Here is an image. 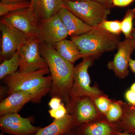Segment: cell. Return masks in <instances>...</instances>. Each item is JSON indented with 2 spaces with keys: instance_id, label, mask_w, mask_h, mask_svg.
<instances>
[{
  "instance_id": "d6a6232c",
  "label": "cell",
  "mask_w": 135,
  "mask_h": 135,
  "mask_svg": "<svg viewBox=\"0 0 135 135\" xmlns=\"http://www.w3.org/2000/svg\"><path fill=\"white\" fill-rule=\"evenodd\" d=\"M134 28H133V31L131 33V38L133 40V47H134V51L135 52V18L134 20Z\"/></svg>"
},
{
  "instance_id": "74e56055",
  "label": "cell",
  "mask_w": 135,
  "mask_h": 135,
  "mask_svg": "<svg viewBox=\"0 0 135 135\" xmlns=\"http://www.w3.org/2000/svg\"><path fill=\"white\" fill-rule=\"evenodd\" d=\"M69 1H72L74 2H81L85 1H90V0H69Z\"/></svg>"
},
{
  "instance_id": "7402d4cb",
  "label": "cell",
  "mask_w": 135,
  "mask_h": 135,
  "mask_svg": "<svg viewBox=\"0 0 135 135\" xmlns=\"http://www.w3.org/2000/svg\"><path fill=\"white\" fill-rule=\"evenodd\" d=\"M123 101L113 100L107 113L105 119L111 123L117 122L123 114Z\"/></svg>"
},
{
  "instance_id": "7c38bea8",
  "label": "cell",
  "mask_w": 135,
  "mask_h": 135,
  "mask_svg": "<svg viewBox=\"0 0 135 135\" xmlns=\"http://www.w3.org/2000/svg\"><path fill=\"white\" fill-rule=\"evenodd\" d=\"M117 50L113 60L109 61L107 66L109 70L113 71L116 76L123 79L129 74V64L134 51L132 38H125L120 42Z\"/></svg>"
},
{
  "instance_id": "cb8c5ba5",
  "label": "cell",
  "mask_w": 135,
  "mask_h": 135,
  "mask_svg": "<svg viewBox=\"0 0 135 135\" xmlns=\"http://www.w3.org/2000/svg\"><path fill=\"white\" fill-rule=\"evenodd\" d=\"M99 26L113 34L119 35L122 32L121 22L119 20H105L102 22Z\"/></svg>"
},
{
  "instance_id": "7a4b0ae2",
  "label": "cell",
  "mask_w": 135,
  "mask_h": 135,
  "mask_svg": "<svg viewBox=\"0 0 135 135\" xmlns=\"http://www.w3.org/2000/svg\"><path fill=\"white\" fill-rule=\"evenodd\" d=\"M50 73L49 67L29 72L17 71L3 79L7 87L6 93L8 96L16 91H24L31 95L32 103H40L51 89V76H45Z\"/></svg>"
},
{
  "instance_id": "f1b7e54d",
  "label": "cell",
  "mask_w": 135,
  "mask_h": 135,
  "mask_svg": "<svg viewBox=\"0 0 135 135\" xmlns=\"http://www.w3.org/2000/svg\"><path fill=\"white\" fill-rule=\"evenodd\" d=\"M134 0H113V6L124 7L128 6L132 3Z\"/></svg>"
},
{
  "instance_id": "d4e9b609",
  "label": "cell",
  "mask_w": 135,
  "mask_h": 135,
  "mask_svg": "<svg viewBox=\"0 0 135 135\" xmlns=\"http://www.w3.org/2000/svg\"><path fill=\"white\" fill-rule=\"evenodd\" d=\"M94 101L97 109L105 116L113 100L104 94L95 98Z\"/></svg>"
},
{
  "instance_id": "4316f807",
  "label": "cell",
  "mask_w": 135,
  "mask_h": 135,
  "mask_svg": "<svg viewBox=\"0 0 135 135\" xmlns=\"http://www.w3.org/2000/svg\"><path fill=\"white\" fill-rule=\"evenodd\" d=\"M63 103L61 99L57 97H53L49 102V106L51 109H55L58 108Z\"/></svg>"
},
{
  "instance_id": "1f68e13d",
  "label": "cell",
  "mask_w": 135,
  "mask_h": 135,
  "mask_svg": "<svg viewBox=\"0 0 135 135\" xmlns=\"http://www.w3.org/2000/svg\"><path fill=\"white\" fill-rule=\"evenodd\" d=\"M28 1H31V0H1V2L4 3L23 2Z\"/></svg>"
},
{
  "instance_id": "2e32d148",
  "label": "cell",
  "mask_w": 135,
  "mask_h": 135,
  "mask_svg": "<svg viewBox=\"0 0 135 135\" xmlns=\"http://www.w3.org/2000/svg\"><path fill=\"white\" fill-rule=\"evenodd\" d=\"M76 127L74 116L68 113L62 118L54 120L48 126L40 128L33 135H63L70 133Z\"/></svg>"
},
{
  "instance_id": "ffe728a7",
  "label": "cell",
  "mask_w": 135,
  "mask_h": 135,
  "mask_svg": "<svg viewBox=\"0 0 135 135\" xmlns=\"http://www.w3.org/2000/svg\"><path fill=\"white\" fill-rule=\"evenodd\" d=\"M19 56L18 51L9 59H5L0 65V79L12 75L17 71L19 68Z\"/></svg>"
},
{
  "instance_id": "3957f363",
  "label": "cell",
  "mask_w": 135,
  "mask_h": 135,
  "mask_svg": "<svg viewBox=\"0 0 135 135\" xmlns=\"http://www.w3.org/2000/svg\"><path fill=\"white\" fill-rule=\"evenodd\" d=\"M70 38L77 44L83 59L89 57L94 60L105 52L117 49L120 40L119 35L110 33L99 26L82 35Z\"/></svg>"
},
{
  "instance_id": "f546056e",
  "label": "cell",
  "mask_w": 135,
  "mask_h": 135,
  "mask_svg": "<svg viewBox=\"0 0 135 135\" xmlns=\"http://www.w3.org/2000/svg\"><path fill=\"white\" fill-rule=\"evenodd\" d=\"M97 2L99 3L107 8L110 9L113 6V0H94Z\"/></svg>"
},
{
  "instance_id": "8fae6325",
  "label": "cell",
  "mask_w": 135,
  "mask_h": 135,
  "mask_svg": "<svg viewBox=\"0 0 135 135\" xmlns=\"http://www.w3.org/2000/svg\"><path fill=\"white\" fill-rule=\"evenodd\" d=\"M32 117L24 118L18 113L1 116L0 128L3 133L12 135H33L40 127L32 124Z\"/></svg>"
},
{
  "instance_id": "603a6c76",
  "label": "cell",
  "mask_w": 135,
  "mask_h": 135,
  "mask_svg": "<svg viewBox=\"0 0 135 135\" xmlns=\"http://www.w3.org/2000/svg\"><path fill=\"white\" fill-rule=\"evenodd\" d=\"M135 18V8L128 9L121 21L122 32L125 35V38L131 37L133 29V21Z\"/></svg>"
},
{
  "instance_id": "8992f818",
  "label": "cell",
  "mask_w": 135,
  "mask_h": 135,
  "mask_svg": "<svg viewBox=\"0 0 135 135\" xmlns=\"http://www.w3.org/2000/svg\"><path fill=\"white\" fill-rule=\"evenodd\" d=\"M39 36L29 38L19 50L20 72H29L49 67L47 63L41 54Z\"/></svg>"
},
{
  "instance_id": "ba28073f",
  "label": "cell",
  "mask_w": 135,
  "mask_h": 135,
  "mask_svg": "<svg viewBox=\"0 0 135 135\" xmlns=\"http://www.w3.org/2000/svg\"><path fill=\"white\" fill-rule=\"evenodd\" d=\"M0 30L1 32V60L12 57L29 38L25 34L7 22L1 20Z\"/></svg>"
},
{
  "instance_id": "4fadbf2b",
  "label": "cell",
  "mask_w": 135,
  "mask_h": 135,
  "mask_svg": "<svg viewBox=\"0 0 135 135\" xmlns=\"http://www.w3.org/2000/svg\"><path fill=\"white\" fill-rule=\"evenodd\" d=\"M77 127L75 133L78 135H114L121 132L116 123L109 122L105 119L83 123Z\"/></svg>"
},
{
  "instance_id": "30bf717a",
  "label": "cell",
  "mask_w": 135,
  "mask_h": 135,
  "mask_svg": "<svg viewBox=\"0 0 135 135\" xmlns=\"http://www.w3.org/2000/svg\"><path fill=\"white\" fill-rule=\"evenodd\" d=\"M68 36V32L57 14L40 21L39 38L41 43L54 46Z\"/></svg>"
},
{
  "instance_id": "9a60e30c",
  "label": "cell",
  "mask_w": 135,
  "mask_h": 135,
  "mask_svg": "<svg viewBox=\"0 0 135 135\" xmlns=\"http://www.w3.org/2000/svg\"><path fill=\"white\" fill-rule=\"evenodd\" d=\"M57 15L65 26L69 36H80L93 28L66 8L61 9Z\"/></svg>"
},
{
  "instance_id": "44dd1931",
  "label": "cell",
  "mask_w": 135,
  "mask_h": 135,
  "mask_svg": "<svg viewBox=\"0 0 135 135\" xmlns=\"http://www.w3.org/2000/svg\"><path fill=\"white\" fill-rule=\"evenodd\" d=\"M31 1L23 2L4 3L0 2V16L5 15L21 10L29 8L31 7Z\"/></svg>"
},
{
  "instance_id": "ac0fdd59",
  "label": "cell",
  "mask_w": 135,
  "mask_h": 135,
  "mask_svg": "<svg viewBox=\"0 0 135 135\" xmlns=\"http://www.w3.org/2000/svg\"><path fill=\"white\" fill-rule=\"evenodd\" d=\"M53 46L61 56L73 64L78 59L83 58L77 44L71 40L64 39Z\"/></svg>"
},
{
  "instance_id": "e0dca14e",
  "label": "cell",
  "mask_w": 135,
  "mask_h": 135,
  "mask_svg": "<svg viewBox=\"0 0 135 135\" xmlns=\"http://www.w3.org/2000/svg\"><path fill=\"white\" fill-rule=\"evenodd\" d=\"M66 0H35L31 11L39 21L57 14Z\"/></svg>"
},
{
  "instance_id": "4dcf8cb0",
  "label": "cell",
  "mask_w": 135,
  "mask_h": 135,
  "mask_svg": "<svg viewBox=\"0 0 135 135\" xmlns=\"http://www.w3.org/2000/svg\"><path fill=\"white\" fill-rule=\"evenodd\" d=\"M129 66L130 70L135 74V60L131 58L129 60Z\"/></svg>"
},
{
  "instance_id": "6da1fadb",
  "label": "cell",
  "mask_w": 135,
  "mask_h": 135,
  "mask_svg": "<svg viewBox=\"0 0 135 135\" xmlns=\"http://www.w3.org/2000/svg\"><path fill=\"white\" fill-rule=\"evenodd\" d=\"M41 55L45 59L52 78L50 92L51 98L57 97L65 105L70 101V93L73 83L74 66L59 55L54 46L41 42L40 45Z\"/></svg>"
},
{
  "instance_id": "d590c367",
  "label": "cell",
  "mask_w": 135,
  "mask_h": 135,
  "mask_svg": "<svg viewBox=\"0 0 135 135\" xmlns=\"http://www.w3.org/2000/svg\"><path fill=\"white\" fill-rule=\"evenodd\" d=\"M35 0H31V7H30L29 8V9H30V10H31L32 8L33 7L34 3L35 2Z\"/></svg>"
},
{
  "instance_id": "9c48e42d",
  "label": "cell",
  "mask_w": 135,
  "mask_h": 135,
  "mask_svg": "<svg viewBox=\"0 0 135 135\" xmlns=\"http://www.w3.org/2000/svg\"><path fill=\"white\" fill-rule=\"evenodd\" d=\"M1 20L12 25L29 38L39 37L40 21L29 8L5 15Z\"/></svg>"
},
{
  "instance_id": "83f0119b",
  "label": "cell",
  "mask_w": 135,
  "mask_h": 135,
  "mask_svg": "<svg viewBox=\"0 0 135 135\" xmlns=\"http://www.w3.org/2000/svg\"><path fill=\"white\" fill-rule=\"evenodd\" d=\"M125 97L128 104L134 105H135V92L129 90L126 92L125 94Z\"/></svg>"
},
{
  "instance_id": "52a82bcc",
  "label": "cell",
  "mask_w": 135,
  "mask_h": 135,
  "mask_svg": "<svg viewBox=\"0 0 135 135\" xmlns=\"http://www.w3.org/2000/svg\"><path fill=\"white\" fill-rule=\"evenodd\" d=\"M65 107L68 113L74 116L77 127L83 123L105 119V115L98 110L94 100L89 97L70 99Z\"/></svg>"
},
{
  "instance_id": "277c9868",
  "label": "cell",
  "mask_w": 135,
  "mask_h": 135,
  "mask_svg": "<svg viewBox=\"0 0 135 135\" xmlns=\"http://www.w3.org/2000/svg\"><path fill=\"white\" fill-rule=\"evenodd\" d=\"M94 60L90 57H85L80 63L74 66L73 85L70 93V99L88 97L94 100L104 94L97 86H91L90 85V77L88 69L92 66Z\"/></svg>"
},
{
  "instance_id": "5bb4252c",
  "label": "cell",
  "mask_w": 135,
  "mask_h": 135,
  "mask_svg": "<svg viewBox=\"0 0 135 135\" xmlns=\"http://www.w3.org/2000/svg\"><path fill=\"white\" fill-rule=\"evenodd\" d=\"M32 101V97L27 92L23 91L13 92L1 102L0 116L18 113L26 104Z\"/></svg>"
},
{
  "instance_id": "d6986e66",
  "label": "cell",
  "mask_w": 135,
  "mask_h": 135,
  "mask_svg": "<svg viewBox=\"0 0 135 135\" xmlns=\"http://www.w3.org/2000/svg\"><path fill=\"white\" fill-rule=\"evenodd\" d=\"M123 114L115 123L121 132L135 134V105L122 103Z\"/></svg>"
},
{
  "instance_id": "836d02e7",
  "label": "cell",
  "mask_w": 135,
  "mask_h": 135,
  "mask_svg": "<svg viewBox=\"0 0 135 135\" xmlns=\"http://www.w3.org/2000/svg\"><path fill=\"white\" fill-rule=\"evenodd\" d=\"M135 135L134 134H128V133H123L122 132H118L117 133H116L115 135Z\"/></svg>"
},
{
  "instance_id": "484cf974",
  "label": "cell",
  "mask_w": 135,
  "mask_h": 135,
  "mask_svg": "<svg viewBox=\"0 0 135 135\" xmlns=\"http://www.w3.org/2000/svg\"><path fill=\"white\" fill-rule=\"evenodd\" d=\"M51 117L55 119H59L64 117L68 113L65 105L63 103L59 107L55 109H50L49 111Z\"/></svg>"
},
{
  "instance_id": "8d00e7d4",
  "label": "cell",
  "mask_w": 135,
  "mask_h": 135,
  "mask_svg": "<svg viewBox=\"0 0 135 135\" xmlns=\"http://www.w3.org/2000/svg\"><path fill=\"white\" fill-rule=\"evenodd\" d=\"M130 89L135 92V82L132 84L130 88Z\"/></svg>"
},
{
  "instance_id": "e575fe53",
  "label": "cell",
  "mask_w": 135,
  "mask_h": 135,
  "mask_svg": "<svg viewBox=\"0 0 135 135\" xmlns=\"http://www.w3.org/2000/svg\"><path fill=\"white\" fill-rule=\"evenodd\" d=\"M63 135H78L75 132H73L72 131H71L70 133H67V134H65Z\"/></svg>"
},
{
  "instance_id": "5b68a950",
  "label": "cell",
  "mask_w": 135,
  "mask_h": 135,
  "mask_svg": "<svg viewBox=\"0 0 135 135\" xmlns=\"http://www.w3.org/2000/svg\"><path fill=\"white\" fill-rule=\"evenodd\" d=\"M64 8L70 10L87 24L93 27L107 20L110 10L94 0L74 2L66 0Z\"/></svg>"
}]
</instances>
